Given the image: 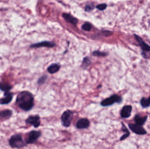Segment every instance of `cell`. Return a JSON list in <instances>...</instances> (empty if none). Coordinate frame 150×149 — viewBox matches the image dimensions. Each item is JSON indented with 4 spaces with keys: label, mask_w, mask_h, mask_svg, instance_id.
Here are the masks:
<instances>
[{
    "label": "cell",
    "mask_w": 150,
    "mask_h": 149,
    "mask_svg": "<svg viewBox=\"0 0 150 149\" xmlns=\"http://www.w3.org/2000/svg\"><path fill=\"white\" fill-rule=\"evenodd\" d=\"M93 55L96 57H105L107 55V53L105 52L99 51H95L92 53Z\"/></svg>",
    "instance_id": "23"
},
{
    "label": "cell",
    "mask_w": 150,
    "mask_h": 149,
    "mask_svg": "<svg viewBox=\"0 0 150 149\" xmlns=\"http://www.w3.org/2000/svg\"><path fill=\"white\" fill-rule=\"evenodd\" d=\"M135 38L137 41L138 42L139 45L141 47V49L142 50L143 53L144 54L145 52H150V45L146 43L143 39L138 36V35H134Z\"/></svg>",
    "instance_id": "10"
},
{
    "label": "cell",
    "mask_w": 150,
    "mask_h": 149,
    "mask_svg": "<svg viewBox=\"0 0 150 149\" xmlns=\"http://www.w3.org/2000/svg\"><path fill=\"white\" fill-rule=\"evenodd\" d=\"M93 9V7L89 5H87V6H86L85 7V10L86 11H90L91 10Z\"/></svg>",
    "instance_id": "25"
},
{
    "label": "cell",
    "mask_w": 150,
    "mask_h": 149,
    "mask_svg": "<svg viewBox=\"0 0 150 149\" xmlns=\"http://www.w3.org/2000/svg\"><path fill=\"white\" fill-rule=\"evenodd\" d=\"M92 25L89 22H86L82 25V28L85 31H90L91 29Z\"/></svg>",
    "instance_id": "22"
},
{
    "label": "cell",
    "mask_w": 150,
    "mask_h": 149,
    "mask_svg": "<svg viewBox=\"0 0 150 149\" xmlns=\"http://www.w3.org/2000/svg\"><path fill=\"white\" fill-rule=\"evenodd\" d=\"M13 112L12 110L6 109L0 111V119L8 120L13 115Z\"/></svg>",
    "instance_id": "14"
},
{
    "label": "cell",
    "mask_w": 150,
    "mask_h": 149,
    "mask_svg": "<svg viewBox=\"0 0 150 149\" xmlns=\"http://www.w3.org/2000/svg\"><path fill=\"white\" fill-rule=\"evenodd\" d=\"M55 45V44L54 43L48 42V41H44V42H40V43L33 44L31 45L30 47L32 48H38L43 47L52 48V47H54Z\"/></svg>",
    "instance_id": "12"
},
{
    "label": "cell",
    "mask_w": 150,
    "mask_h": 149,
    "mask_svg": "<svg viewBox=\"0 0 150 149\" xmlns=\"http://www.w3.org/2000/svg\"><path fill=\"white\" fill-rule=\"evenodd\" d=\"M122 101V98L121 96L118 94H114L103 100L100 102V105L103 107H108L114 105L115 103L120 104Z\"/></svg>",
    "instance_id": "3"
},
{
    "label": "cell",
    "mask_w": 150,
    "mask_h": 149,
    "mask_svg": "<svg viewBox=\"0 0 150 149\" xmlns=\"http://www.w3.org/2000/svg\"><path fill=\"white\" fill-rule=\"evenodd\" d=\"M0 127H1V124H0Z\"/></svg>",
    "instance_id": "27"
},
{
    "label": "cell",
    "mask_w": 150,
    "mask_h": 149,
    "mask_svg": "<svg viewBox=\"0 0 150 149\" xmlns=\"http://www.w3.org/2000/svg\"><path fill=\"white\" fill-rule=\"evenodd\" d=\"M74 115V113L71 110H67L62 113L61 116V121L62 125L65 127H69L71 125Z\"/></svg>",
    "instance_id": "5"
},
{
    "label": "cell",
    "mask_w": 150,
    "mask_h": 149,
    "mask_svg": "<svg viewBox=\"0 0 150 149\" xmlns=\"http://www.w3.org/2000/svg\"><path fill=\"white\" fill-rule=\"evenodd\" d=\"M40 119V117L38 115H30L25 120V123L26 125L30 124L35 128H37L40 127L41 123Z\"/></svg>",
    "instance_id": "6"
},
{
    "label": "cell",
    "mask_w": 150,
    "mask_h": 149,
    "mask_svg": "<svg viewBox=\"0 0 150 149\" xmlns=\"http://www.w3.org/2000/svg\"><path fill=\"white\" fill-rule=\"evenodd\" d=\"M61 68V66L58 64L54 63L50 65L47 69V71L51 74H54L59 71Z\"/></svg>",
    "instance_id": "17"
},
{
    "label": "cell",
    "mask_w": 150,
    "mask_h": 149,
    "mask_svg": "<svg viewBox=\"0 0 150 149\" xmlns=\"http://www.w3.org/2000/svg\"><path fill=\"white\" fill-rule=\"evenodd\" d=\"M140 104L143 108H147L150 106V95L149 98L143 97L140 101Z\"/></svg>",
    "instance_id": "19"
},
{
    "label": "cell",
    "mask_w": 150,
    "mask_h": 149,
    "mask_svg": "<svg viewBox=\"0 0 150 149\" xmlns=\"http://www.w3.org/2000/svg\"><path fill=\"white\" fill-rule=\"evenodd\" d=\"M107 7V5L106 3H101V4L97 5L96 8L99 10H103L106 8Z\"/></svg>",
    "instance_id": "24"
},
{
    "label": "cell",
    "mask_w": 150,
    "mask_h": 149,
    "mask_svg": "<svg viewBox=\"0 0 150 149\" xmlns=\"http://www.w3.org/2000/svg\"><path fill=\"white\" fill-rule=\"evenodd\" d=\"M104 34H105V36H109L112 34V31H105V32H104Z\"/></svg>",
    "instance_id": "26"
},
{
    "label": "cell",
    "mask_w": 150,
    "mask_h": 149,
    "mask_svg": "<svg viewBox=\"0 0 150 149\" xmlns=\"http://www.w3.org/2000/svg\"><path fill=\"white\" fill-rule=\"evenodd\" d=\"M13 88V86L9 83L4 81L0 82V90L2 92H10Z\"/></svg>",
    "instance_id": "16"
},
{
    "label": "cell",
    "mask_w": 150,
    "mask_h": 149,
    "mask_svg": "<svg viewBox=\"0 0 150 149\" xmlns=\"http://www.w3.org/2000/svg\"><path fill=\"white\" fill-rule=\"evenodd\" d=\"M16 102L21 110L25 112H29L34 106V95L29 91H22L18 94Z\"/></svg>",
    "instance_id": "1"
},
{
    "label": "cell",
    "mask_w": 150,
    "mask_h": 149,
    "mask_svg": "<svg viewBox=\"0 0 150 149\" xmlns=\"http://www.w3.org/2000/svg\"><path fill=\"white\" fill-rule=\"evenodd\" d=\"M129 129L134 134L139 135H144L147 134V131L144 129L143 126L137 124L129 123L128 124Z\"/></svg>",
    "instance_id": "7"
},
{
    "label": "cell",
    "mask_w": 150,
    "mask_h": 149,
    "mask_svg": "<svg viewBox=\"0 0 150 149\" xmlns=\"http://www.w3.org/2000/svg\"><path fill=\"white\" fill-rule=\"evenodd\" d=\"M8 144L12 148L20 149L26 147L27 143L22 135L16 134L12 135L8 140Z\"/></svg>",
    "instance_id": "2"
},
{
    "label": "cell",
    "mask_w": 150,
    "mask_h": 149,
    "mask_svg": "<svg viewBox=\"0 0 150 149\" xmlns=\"http://www.w3.org/2000/svg\"><path fill=\"white\" fill-rule=\"evenodd\" d=\"M122 124V130L125 134H123L120 138V141H122L127 139L130 135V132L129 131L128 129L127 128V127L125 126V124L123 122H121Z\"/></svg>",
    "instance_id": "18"
},
{
    "label": "cell",
    "mask_w": 150,
    "mask_h": 149,
    "mask_svg": "<svg viewBox=\"0 0 150 149\" xmlns=\"http://www.w3.org/2000/svg\"><path fill=\"white\" fill-rule=\"evenodd\" d=\"M47 76L46 75H42L38 79V84L39 85H41L45 83L47 79Z\"/></svg>",
    "instance_id": "21"
},
{
    "label": "cell",
    "mask_w": 150,
    "mask_h": 149,
    "mask_svg": "<svg viewBox=\"0 0 150 149\" xmlns=\"http://www.w3.org/2000/svg\"><path fill=\"white\" fill-rule=\"evenodd\" d=\"M14 95V93L10 91L4 92L3 97L0 99V105H6L10 103L13 100Z\"/></svg>",
    "instance_id": "8"
},
{
    "label": "cell",
    "mask_w": 150,
    "mask_h": 149,
    "mask_svg": "<svg viewBox=\"0 0 150 149\" xmlns=\"http://www.w3.org/2000/svg\"><path fill=\"white\" fill-rule=\"evenodd\" d=\"M133 107L131 105H126L122 108L120 116L122 119H128L131 116Z\"/></svg>",
    "instance_id": "9"
},
{
    "label": "cell",
    "mask_w": 150,
    "mask_h": 149,
    "mask_svg": "<svg viewBox=\"0 0 150 149\" xmlns=\"http://www.w3.org/2000/svg\"><path fill=\"white\" fill-rule=\"evenodd\" d=\"M148 115L142 116L141 115L137 114L135 116L134 120L136 124L143 126L146 123L147 120H148Z\"/></svg>",
    "instance_id": "13"
},
{
    "label": "cell",
    "mask_w": 150,
    "mask_h": 149,
    "mask_svg": "<svg viewBox=\"0 0 150 149\" xmlns=\"http://www.w3.org/2000/svg\"><path fill=\"white\" fill-rule=\"evenodd\" d=\"M90 121L86 118H82L78 121L76 124V127L78 129H86L90 126Z\"/></svg>",
    "instance_id": "11"
},
{
    "label": "cell",
    "mask_w": 150,
    "mask_h": 149,
    "mask_svg": "<svg viewBox=\"0 0 150 149\" xmlns=\"http://www.w3.org/2000/svg\"><path fill=\"white\" fill-rule=\"evenodd\" d=\"M62 17L68 22L74 25H76L77 24V19L70 14H68V13H63L62 14Z\"/></svg>",
    "instance_id": "15"
},
{
    "label": "cell",
    "mask_w": 150,
    "mask_h": 149,
    "mask_svg": "<svg viewBox=\"0 0 150 149\" xmlns=\"http://www.w3.org/2000/svg\"><path fill=\"white\" fill-rule=\"evenodd\" d=\"M41 136V133L40 131L32 130L27 134L25 142L27 144H34Z\"/></svg>",
    "instance_id": "4"
},
{
    "label": "cell",
    "mask_w": 150,
    "mask_h": 149,
    "mask_svg": "<svg viewBox=\"0 0 150 149\" xmlns=\"http://www.w3.org/2000/svg\"><path fill=\"white\" fill-rule=\"evenodd\" d=\"M91 64V61L90 59L88 57H86L83 59V62H82V67L84 69H86Z\"/></svg>",
    "instance_id": "20"
}]
</instances>
